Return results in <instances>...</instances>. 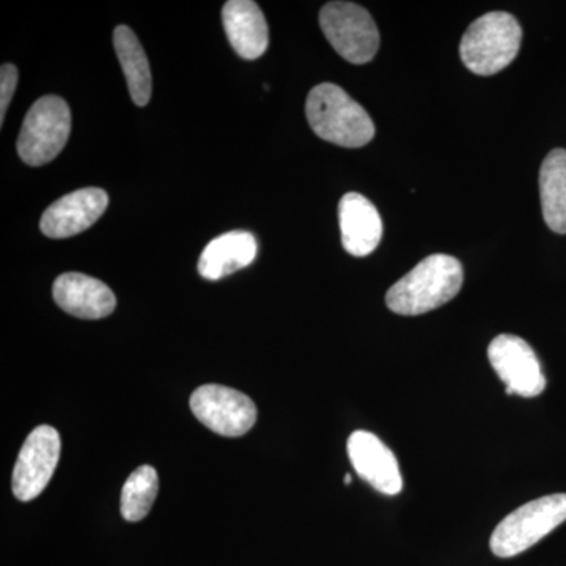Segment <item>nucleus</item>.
I'll list each match as a JSON object with an SVG mask.
<instances>
[{"instance_id":"nucleus-9","label":"nucleus","mask_w":566,"mask_h":566,"mask_svg":"<svg viewBox=\"0 0 566 566\" xmlns=\"http://www.w3.org/2000/svg\"><path fill=\"white\" fill-rule=\"evenodd\" d=\"M488 357L495 374L505 382L506 395L534 398L545 392L542 364L524 338L512 334L497 335L488 348Z\"/></svg>"},{"instance_id":"nucleus-7","label":"nucleus","mask_w":566,"mask_h":566,"mask_svg":"<svg viewBox=\"0 0 566 566\" xmlns=\"http://www.w3.org/2000/svg\"><path fill=\"white\" fill-rule=\"evenodd\" d=\"M192 415L226 438L244 436L256 422V406L243 392L219 385L199 387L191 397Z\"/></svg>"},{"instance_id":"nucleus-15","label":"nucleus","mask_w":566,"mask_h":566,"mask_svg":"<svg viewBox=\"0 0 566 566\" xmlns=\"http://www.w3.org/2000/svg\"><path fill=\"white\" fill-rule=\"evenodd\" d=\"M256 252L259 243L252 233H223L205 248L199 260V273L208 281H219L249 266Z\"/></svg>"},{"instance_id":"nucleus-14","label":"nucleus","mask_w":566,"mask_h":566,"mask_svg":"<svg viewBox=\"0 0 566 566\" xmlns=\"http://www.w3.org/2000/svg\"><path fill=\"white\" fill-rule=\"evenodd\" d=\"M223 29L234 52L245 61L262 57L270 44V29L262 9L252 0H229L222 10Z\"/></svg>"},{"instance_id":"nucleus-3","label":"nucleus","mask_w":566,"mask_h":566,"mask_svg":"<svg viewBox=\"0 0 566 566\" xmlns=\"http://www.w3.org/2000/svg\"><path fill=\"white\" fill-rule=\"evenodd\" d=\"M523 29L505 11H491L472 22L460 44L461 61L479 76H493L515 61Z\"/></svg>"},{"instance_id":"nucleus-4","label":"nucleus","mask_w":566,"mask_h":566,"mask_svg":"<svg viewBox=\"0 0 566 566\" xmlns=\"http://www.w3.org/2000/svg\"><path fill=\"white\" fill-rule=\"evenodd\" d=\"M566 521V494H551L520 506L499 523L491 535L494 556L515 557Z\"/></svg>"},{"instance_id":"nucleus-8","label":"nucleus","mask_w":566,"mask_h":566,"mask_svg":"<svg viewBox=\"0 0 566 566\" xmlns=\"http://www.w3.org/2000/svg\"><path fill=\"white\" fill-rule=\"evenodd\" d=\"M61 447V434L50 424H41L28 436L11 479L14 497L31 502L46 490L57 468Z\"/></svg>"},{"instance_id":"nucleus-18","label":"nucleus","mask_w":566,"mask_h":566,"mask_svg":"<svg viewBox=\"0 0 566 566\" xmlns=\"http://www.w3.org/2000/svg\"><path fill=\"white\" fill-rule=\"evenodd\" d=\"M158 472L151 465H140L126 480L122 491V515L129 523H137L150 513L158 495Z\"/></svg>"},{"instance_id":"nucleus-20","label":"nucleus","mask_w":566,"mask_h":566,"mask_svg":"<svg viewBox=\"0 0 566 566\" xmlns=\"http://www.w3.org/2000/svg\"><path fill=\"white\" fill-rule=\"evenodd\" d=\"M344 482H345V485H349V483L353 482V476L349 474L345 475Z\"/></svg>"},{"instance_id":"nucleus-10","label":"nucleus","mask_w":566,"mask_h":566,"mask_svg":"<svg viewBox=\"0 0 566 566\" xmlns=\"http://www.w3.org/2000/svg\"><path fill=\"white\" fill-rule=\"evenodd\" d=\"M107 205L109 196L99 188H85L66 193L41 216V232L54 240L85 232L102 218Z\"/></svg>"},{"instance_id":"nucleus-19","label":"nucleus","mask_w":566,"mask_h":566,"mask_svg":"<svg viewBox=\"0 0 566 566\" xmlns=\"http://www.w3.org/2000/svg\"><path fill=\"white\" fill-rule=\"evenodd\" d=\"M18 85V70L11 63H3L0 69V125L6 122L7 109Z\"/></svg>"},{"instance_id":"nucleus-6","label":"nucleus","mask_w":566,"mask_h":566,"mask_svg":"<svg viewBox=\"0 0 566 566\" xmlns=\"http://www.w3.org/2000/svg\"><path fill=\"white\" fill-rule=\"evenodd\" d=\"M319 25L331 46L354 65L374 61L379 32L374 18L353 2H329L319 11Z\"/></svg>"},{"instance_id":"nucleus-11","label":"nucleus","mask_w":566,"mask_h":566,"mask_svg":"<svg viewBox=\"0 0 566 566\" xmlns=\"http://www.w3.org/2000/svg\"><path fill=\"white\" fill-rule=\"evenodd\" d=\"M348 455L354 471L379 493L397 495L403 490L397 457L378 436L354 431L348 439Z\"/></svg>"},{"instance_id":"nucleus-2","label":"nucleus","mask_w":566,"mask_h":566,"mask_svg":"<svg viewBox=\"0 0 566 566\" xmlns=\"http://www.w3.org/2000/svg\"><path fill=\"white\" fill-rule=\"evenodd\" d=\"M305 114L316 136L338 147L360 148L374 140L370 115L338 85L324 82L312 88Z\"/></svg>"},{"instance_id":"nucleus-5","label":"nucleus","mask_w":566,"mask_h":566,"mask_svg":"<svg viewBox=\"0 0 566 566\" xmlns=\"http://www.w3.org/2000/svg\"><path fill=\"white\" fill-rule=\"evenodd\" d=\"M70 133L69 104L61 96H43L25 115L18 137V155L28 166H44L65 148Z\"/></svg>"},{"instance_id":"nucleus-13","label":"nucleus","mask_w":566,"mask_h":566,"mask_svg":"<svg viewBox=\"0 0 566 566\" xmlns=\"http://www.w3.org/2000/svg\"><path fill=\"white\" fill-rule=\"evenodd\" d=\"M342 243L353 256H367L376 251L382 238L378 210L363 193L348 192L338 203Z\"/></svg>"},{"instance_id":"nucleus-1","label":"nucleus","mask_w":566,"mask_h":566,"mask_svg":"<svg viewBox=\"0 0 566 566\" xmlns=\"http://www.w3.org/2000/svg\"><path fill=\"white\" fill-rule=\"evenodd\" d=\"M463 266L455 256L436 253L427 256L386 294V304L394 314H427L452 301L463 286Z\"/></svg>"},{"instance_id":"nucleus-16","label":"nucleus","mask_w":566,"mask_h":566,"mask_svg":"<svg viewBox=\"0 0 566 566\" xmlns=\"http://www.w3.org/2000/svg\"><path fill=\"white\" fill-rule=\"evenodd\" d=\"M114 48L134 104L147 106L151 98V71L139 39L132 29L118 25L114 31Z\"/></svg>"},{"instance_id":"nucleus-12","label":"nucleus","mask_w":566,"mask_h":566,"mask_svg":"<svg viewBox=\"0 0 566 566\" xmlns=\"http://www.w3.org/2000/svg\"><path fill=\"white\" fill-rule=\"evenodd\" d=\"M54 301L66 314L84 319H102L115 311L117 300L109 286L81 273H66L54 282Z\"/></svg>"},{"instance_id":"nucleus-17","label":"nucleus","mask_w":566,"mask_h":566,"mask_svg":"<svg viewBox=\"0 0 566 566\" xmlns=\"http://www.w3.org/2000/svg\"><path fill=\"white\" fill-rule=\"evenodd\" d=\"M543 218L553 232L566 234V150L556 148L539 170Z\"/></svg>"}]
</instances>
